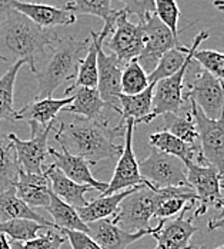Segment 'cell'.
Listing matches in <instances>:
<instances>
[{
	"mask_svg": "<svg viewBox=\"0 0 224 249\" xmlns=\"http://www.w3.org/2000/svg\"><path fill=\"white\" fill-rule=\"evenodd\" d=\"M73 100V96L62 98V99H34L17 110V121H23L29 124H39L46 127L48 124L56 121L57 113L62 112L66 106H69Z\"/></svg>",
	"mask_w": 224,
	"mask_h": 249,
	"instance_id": "22",
	"label": "cell"
},
{
	"mask_svg": "<svg viewBox=\"0 0 224 249\" xmlns=\"http://www.w3.org/2000/svg\"><path fill=\"white\" fill-rule=\"evenodd\" d=\"M208 32H200L199 35L194 37L193 45L192 46H178L175 49L169 50L167 53H164L161 56V59L159 60L157 66L154 68V71L149 73V83H156L161 79L170 77L175 73H177L189 60L193 59V53L194 50L199 49V46L208 37Z\"/></svg>",
	"mask_w": 224,
	"mask_h": 249,
	"instance_id": "20",
	"label": "cell"
},
{
	"mask_svg": "<svg viewBox=\"0 0 224 249\" xmlns=\"http://www.w3.org/2000/svg\"><path fill=\"white\" fill-rule=\"evenodd\" d=\"M0 249H12V242H9L4 233H0Z\"/></svg>",
	"mask_w": 224,
	"mask_h": 249,
	"instance_id": "42",
	"label": "cell"
},
{
	"mask_svg": "<svg viewBox=\"0 0 224 249\" xmlns=\"http://www.w3.org/2000/svg\"><path fill=\"white\" fill-rule=\"evenodd\" d=\"M57 39L53 29L37 26L9 6L0 19V60H23L36 73L37 56L51 48Z\"/></svg>",
	"mask_w": 224,
	"mask_h": 249,
	"instance_id": "2",
	"label": "cell"
},
{
	"mask_svg": "<svg viewBox=\"0 0 224 249\" xmlns=\"http://www.w3.org/2000/svg\"><path fill=\"white\" fill-rule=\"evenodd\" d=\"M123 65L117 60V57L112 54H106L103 48L97 53V92L106 106L117 113H120V102L122 95L120 79L123 72Z\"/></svg>",
	"mask_w": 224,
	"mask_h": 249,
	"instance_id": "16",
	"label": "cell"
},
{
	"mask_svg": "<svg viewBox=\"0 0 224 249\" xmlns=\"http://www.w3.org/2000/svg\"><path fill=\"white\" fill-rule=\"evenodd\" d=\"M143 25V49L140 52L137 62L149 75L157 66L159 60L169 50L183 46V43L173 36L170 29L163 25L156 15H151Z\"/></svg>",
	"mask_w": 224,
	"mask_h": 249,
	"instance_id": "10",
	"label": "cell"
},
{
	"mask_svg": "<svg viewBox=\"0 0 224 249\" xmlns=\"http://www.w3.org/2000/svg\"><path fill=\"white\" fill-rule=\"evenodd\" d=\"M193 249H206V248H193ZM214 249H224V245H222V247H217V248Z\"/></svg>",
	"mask_w": 224,
	"mask_h": 249,
	"instance_id": "45",
	"label": "cell"
},
{
	"mask_svg": "<svg viewBox=\"0 0 224 249\" xmlns=\"http://www.w3.org/2000/svg\"><path fill=\"white\" fill-rule=\"evenodd\" d=\"M56 122V121H54ZM54 122L49 124L46 127L39 124H30L32 138L29 141H23L15 133H9L10 141L16 150L17 162L20 171L27 174H43L45 172V160L49 156L48 153V139L50 130L54 127Z\"/></svg>",
	"mask_w": 224,
	"mask_h": 249,
	"instance_id": "11",
	"label": "cell"
},
{
	"mask_svg": "<svg viewBox=\"0 0 224 249\" xmlns=\"http://www.w3.org/2000/svg\"><path fill=\"white\" fill-rule=\"evenodd\" d=\"M149 145L154 149L178 158L184 163L186 162L197 163L200 159L199 146L189 145V143L180 141L178 138H176V136H173L172 133H169L166 130L151 133L149 136Z\"/></svg>",
	"mask_w": 224,
	"mask_h": 249,
	"instance_id": "27",
	"label": "cell"
},
{
	"mask_svg": "<svg viewBox=\"0 0 224 249\" xmlns=\"http://www.w3.org/2000/svg\"><path fill=\"white\" fill-rule=\"evenodd\" d=\"M48 226L29 219H10L0 221V233L10 236L16 242H26L34 239L40 231H45Z\"/></svg>",
	"mask_w": 224,
	"mask_h": 249,
	"instance_id": "34",
	"label": "cell"
},
{
	"mask_svg": "<svg viewBox=\"0 0 224 249\" xmlns=\"http://www.w3.org/2000/svg\"><path fill=\"white\" fill-rule=\"evenodd\" d=\"M126 122L114 127L109 126V119L90 121L81 116H76L72 122H62L54 135L56 141L66 150L75 156L83 158L90 166L97 165L104 159H119L123 146L114 141L125 138Z\"/></svg>",
	"mask_w": 224,
	"mask_h": 249,
	"instance_id": "1",
	"label": "cell"
},
{
	"mask_svg": "<svg viewBox=\"0 0 224 249\" xmlns=\"http://www.w3.org/2000/svg\"><path fill=\"white\" fill-rule=\"evenodd\" d=\"M104 109L109 107L101 100L96 88H77L72 103L66 106L63 112L73 113L76 116H81L90 121H100L104 119Z\"/></svg>",
	"mask_w": 224,
	"mask_h": 249,
	"instance_id": "25",
	"label": "cell"
},
{
	"mask_svg": "<svg viewBox=\"0 0 224 249\" xmlns=\"http://www.w3.org/2000/svg\"><path fill=\"white\" fill-rule=\"evenodd\" d=\"M149 85V75L139 65L137 59H133L123 68L122 79H120L122 95H128V96L137 95L144 89H147Z\"/></svg>",
	"mask_w": 224,
	"mask_h": 249,
	"instance_id": "33",
	"label": "cell"
},
{
	"mask_svg": "<svg viewBox=\"0 0 224 249\" xmlns=\"http://www.w3.org/2000/svg\"><path fill=\"white\" fill-rule=\"evenodd\" d=\"M117 12L119 10H113V13L104 20V27L100 33L90 30L92 42L86 52V56L80 62L75 83L64 90V96H69L77 88H97V53L100 48H103L104 40L109 37V35L113 30Z\"/></svg>",
	"mask_w": 224,
	"mask_h": 249,
	"instance_id": "15",
	"label": "cell"
},
{
	"mask_svg": "<svg viewBox=\"0 0 224 249\" xmlns=\"http://www.w3.org/2000/svg\"><path fill=\"white\" fill-rule=\"evenodd\" d=\"M190 103V113L199 135L200 159L197 165L213 168L220 179L224 178V110L219 119L207 118L194 102Z\"/></svg>",
	"mask_w": 224,
	"mask_h": 249,
	"instance_id": "5",
	"label": "cell"
},
{
	"mask_svg": "<svg viewBox=\"0 0 224 249\" xmlns=\"http://www.w3.org/2000/svg\"><path fill=\"white\" fill-rule=\"evenodd\" d=\"M60 233H66V239L69 241L72 249H101L84 232H79V231H67V229H57Z\"/></svg>",
	"mask_w": 224,
	"mask_h": 249,
	"instance_id": "40",
	"label": "cell"
},
{
	"mask_svg": "<svg viewBox=\"0 0 224 249\" xmlns=\"http://www.w3.org/2000/svg\"><path fill=\"white\" fill-rule=\"evenodd\" d=\"M7 4L15 9L16 12L25 15L33 23H36L45 29H53L57 26H69L76 22L73 13L67 12L66 9L54 7L49 4H42L37 1H19V0H9Z\"/></svg>",
	"mask_w": 224,
	"mask_h": 249,
	"instance_id": "18",
	"label": "cell"
},
{
	"mask_svg": "<svg viewBox=\"0 0 224 249\" xmlns=\"http://www.w3.org/2000/svg\"><path fill=\"white\" fill-rule=\"evenodd\" d=\"M184 100H192L210 119H219L224 110V82L210 75L196 62L194 75L186 83Z\"/></svg>",
	"mask_w": 224,
	"mask_h": 249,
	"instance_id": "7",
	"label": "cell"
},
{
	"mask_svg": "<svg viewBox=\"0 0 224 249\" xmlns=\"http://www.w3.org/2000/svg\"><path fill=\"white\" fill-rule=\"evenodd\" d=\"M153 89L154 83H150L147 89L137 95H120V115L122 121L133 119L134 126L142 124L143 119H146L151 113V103H153Z\"/></svg>",
	"mask_w": 224,
	"mask_h": 249,
	"instance_id": "28",
	"label": "cell"
},
{
	"mask_svg": "<svg viewBox=\"0 0 224 249\" xmlns=\"http://www.w3.org/2000/svg\"><path fill=\"white\" fill-rule=\"evenodd\" d=\"M73 15H90L106 20L112 13V0H70L66 7Z\"/></svg>",
	"mask_w": 224,
	"mask_h": 249,
	"instance_id": "35",
	"label": "cell"
},
{
	"mask_svg": "<svg viewBox=\"0 0 224 249\" xmlns=\"http://www.w3.org/2000/svg\"><path fill=\"white\" fill-rule=\"evenodd\" d=\"M184 165L187 183L196 194L197 208L193 212L194 218L207 213L210 208L222 212L224 209V198L219 174L210 166H200L193 162H186Z\"/></svg>",
	"mask_w": 224,
	"mask_h": 249,
	"instance_id": "8",
	"label": "cell"
},
{
	"mask_svg": "<svg viewBox=\"0 0 224 249\" xmlns=\"http://www.w3.org/2000/svg\"><path fill=\"white\" fill-rule=\"evenodd\" d=\"M137 188L139 186H134V188L126 189V191L113 194V195L100 196V198L93 199L92 202H87L81 208H77L76 211H77L80 219L86 225L90 224V222L100 221V219H106L109 216H113L117 212V208H119L120 202L125 199L127 195H130L131 192H134Z\"/></svg>",
	"mask_w": 224,
	"mask_h": 249,
	"instance_id": "26",
	"label": "cell"
},
{
	"mask_svg": "<svg viewBox=\"0 0 224 249\" xmlns=\"http://www.w3.org/2000/svg\"><path fill=\"white\" fill-rule=\"evenodd\" d=\"M208 231H223L224 232V209L219 213V216L210 219Z\"/></svg>",
	"mask_w": 224,
	"mask_h": 249,
	"instance_id": "41",
	"label": "cell"
},
{
	"mask_svg": "<svg viewBox=\"0 0 224 249\" xmlns=\"http://www.w3.org/2000/svg\"><path fill=\"white\" fill-rule=\"evenodd\" d=\"M87 228H89L87 235L101 249H127L131 244L142 239L143 236L153 235L160 228V222L154 228L150 226L149 229H142L137 232H127L122 228H119L117 225L113 224L110 218H106V219H100L96 222L87 224Z\"/></svg>",
	"mask_w": 224,
	"mask_h": 249,
	"instance_id": "17",
	"label": "cell"
},
{
	"mask_svg": "<svg viewBox=\"0 0 224 249\" xmlns=\"http://www.w3.org/2000/svg\"><path fill=\"white\" fill-rule=\"evenodd\" d=\"M46 211L50 213V216L53 218V224L56 226V229H67V231H79V232H84L89 233V228L84 224L76 208L67 205L66 202L57 198L53 192L50 195L49 205L46 206Z\"/></svg>",
	"mask_w": 224,
	"mask_h": 249,
	"instance_id": "29",
	"label": "cell"
},
{
	"mask_svg": "<svg viewBox=\"0 0 224 249\" xmlns=\"http://www.w3.org/2000/svg\"><path fill=\"white\" fill-rule=\"evenodd\" d=\"M193 59L189 60L177 73L170 77L161 79L154 83L151 113L142 124H150L157 116L164 113H180L184 109V90H186V76L190 71Z\"/></svg>",
	"mask_w": 224,
	"mask_h": 249,
	"instance_id": "9",
	"label": "cell"
},
{
	"mask_svg": "<svg viewBox=\"0 0 224 249\" xmlns=\"http://www.w3.org/2000/svg\"><path fill=\"white\" fill-rule=\"evenodd\" d=\"M156 9H154V15L159 18V20L166 25L170 32L173 33V36L178 39V19H180V9L176 0H156L154 1Z\"/></svg>",
	"mask_w": 224,
	"mask_h": 249,
	"instance_id": "38",
	"label": "cell"
},
{
	"mask_svg": "<svg viewBox=\"0 0 224 249\" xmlns=\"http://www.w3.org/2000/svg\"><path fill=\"white\" fill-rule=\"evenodd\" d=\"M220 186H222V189H224V178L220 180Z\"/></svg>",
	"mask_w": 224,
	"mask_h": 249,
	"instance_id": "46",
	"label": "cell"
},
{
	"mask_svg": "<svg viewBox=\"0 0 224 249\" xmlns=\"http://www.w3.org/2000/svg\"><path fill=\"white\" fill-rule=\"evenodd\" d=\"M66 238L56 228H46L45 233H39L34 239L26 242H12V249H60Z\"/></svg>",
	"mask_w": 224,
	"mask_h": 249,
	"instance_id": "36",
	"label": "cell"
},
{
	"mask_svg": "<svg viewBox=\"0 0 224 249\" xmlns=\"http://www.w3.org/2000/svg\"><path fill=\"white\" fill-rule=\"evenodd\" d=\"M142 178L154 189L189 186L186 165L178 158L151 148L149 156L139 162Z\"/></svg>",
	"mask_w": 224,
	"mask_h": 249,
	"instance_id": "6",
	"label": "cell"
},
{
	"mask_svg": "<svg viewBox=\"0 0 224 249\" xmlns=\"http://www.w3.org/2000/svg\"><path fill=\"white\" fill-rule=\"evenodd\" d=\"M10 219H29L45 225L48 228H56L53 222H49L33 208H30L23 200L19 199L15 186L6 191H0V221H10Z\"/></svg>",
	"mask_w": 224,
	"mask_h": 249,
	"instance_id": "24",
	"label": "cell"
},
{
	"mask_svg": "<svg viewBox=\"0 0 224 249\" xmlns=\"http://www.w3.org/2000/svg\"><path fill=\"white\" fill-rule=\"evenodd\" d=\"M48 153H49V156L53 158L51 165L54 168H57L59 171H62L73 182L79 183V185H89L95 191H99L101 194L107 189V183L100 182L93 176L92 171H90V163L87 160H84L83 158L75 156L66 150L59 152L54 148H49Z\"/></svg>",
	"mask_w": 224,
	"mask_h": 249,
	"instance_id": "19",
	"label": "cell"
},
{
	"mask_svg": "<svg viewBox=\"0 0 224 249\" xmlns=\"http://www.w3.org/2000/svg\"><path fill=\"white\" fill-rule=\"evenodd\" d=\"M3 1H9V0H3ZM19 1H34V0H19Z\"/></svg>",
	"mask_w": 224,
	"mask_h": 249,
	"instance_id": "47",
	"label": "cell"
},
{
	"mask_svg": "<svg viewBox=\"0 0 224 249\" xmlns=\"http://www.w3.org/2000/svg\"><path fill=\"white\" fill-rule=\"evenodd\" d=\"M213 4H214V7H216V9H219V10L224 12V0H214V1H213Z\"/></svg>",
	"mask_w": 224,
	"mask_h": 249,
	"instance_id": "44",
	"label": "cell"
},
{
	"mask_svg": "<svg viewBox=\"0 0 224 249\" xmlns=\"http://www.w3.org/2000/svg\"><path fill=\"white\" fill-rule=\"evenodd\" d=\"M89 39L79 40L72 36L56 40L50 48L51 53L48 60L43 63L42 69L34 73L39 85L36 99L51 98L53 92L60 85L76 79L80 62L89 49Z\"/></svg>",
	"mask_w": 224,
	"mask_h": 249,
	"instance_id": "3",
	"label": "cell"
},
{
	"mask_svg": "<svg viewBox=\"0 0 224 249\" xmlns=\"http://www.w3.org/2000/svg\"><path fill=\"white\" fill-rule=\"evenodd\" d=\"M193 60L199 63L210 75L224 82V52L213 49H196L193 53Z\"/></svg>",
	"mask_w": 224,
	"mask_h": 249,
	"instance_id": "37",
	"label": "cell"
},
{
	"mask_svg": "<svg viewBox=\"0 0 224 249\" xmlns=\"http://www.w3.org/2000/svg\"><path fill=\"white\" fill-rule=\"evenodd\" d=\"M163 124L164 127L163 130L172 133L173 136L178 138L180 141L193 145V146H199V135H197V129L196 124L193 121L192 113H164L163 115Z\"/></svg>",
	"mask_w": 224,
	"mask_h": 249,
	"instance_id": "32",
	"label": "cell"
},
{
	"mask_svg": "<svg viewBox=\"0 0 224 249\" xmlns=\"http://www.w3.org/2000/svg\"><path fill=\"white\" fill-rule=\"evenodd\" d=\"M45 175L49 178L51 192L57 198H60L63 202H66L67 205L73 206L76 209L81 208L87 203V200L84 198L86 192L95 191L89 185H79V183L73 182L72 179H69L62 171H59L53 165H50L49 168L45 169Z\"/></svg>",
	"mask_w": 224,
	"mask_h": 249,
	"instance_id": "23",
	"label": "cell"
},
{
	"mask_svg": "<svg viewBox=\"0 0 224 249\" xmlns=\"http://www.w3.org/2000/svg\"><path fill=\"white\" fill-rule=\"evenodd\" d=\"M125 132V146L123 152L119 156L116 169L110 183H107V189L101 194V196L113 195L117 192H122L126 189L140 186V185H149L140 175L139 171V162L136 160L134 150H133V132H134V121L127 119ZM151 186V185H150Z\"/></svg>",
	"mask_w": 224,
	"mask_h": 249,
	"instance_id": "13",
	"label": "cell"
},
{
	"mask_svg": "<svg viewBox=\"0 0 224 249\" xmlns=\"http://www.w3.org/2000/svg\"><path fill=\"white\" fill-rule=\"evenodd\" d=\"M19 172L20 166L13 142L0 127V191L15 186Z\"/></svg>",
	"mask_w": 224,
	"mask_h": 249,
	"instance_id": "30",
	"label": "cell"
},
{
	"mask_svg": "<svg viewBox=\"0 0 224 249\" xmlns=\"http://www.w3.org/2000/svg\"><path fill=\"white\" fill-rule=\"evenodd\" d=\"M26 63L23 60L15 62L6 73L0 77V121H17V110L13 106V95H15V83L16 77L22 66Z\"/></svg>",
	"mask_w": 224,
	"mask_h": 249,
	"instance_id": "31",
	"label": "cell"
},
{
	"mask_svg": "<svg viewBox=\"0 0 224 249\" xmlns=\"http://www.w3.org/2000/svg\"><path fill=\"white\" fill-rule=\"evenodd\" d=\"M125 3L127 15H134L139 18V23H144L151 15H154L156 0H122Z\"/></svg>",
	"mask_w": 224,
	"mask_h": 249,
	"instance_id": "39",
	"label": "cell"
},
{
	"mask_svg": "<svg viewBox=\"0 0 224 249\" xmlns=\"http://www.w3.org/2000/svg\"><path fill=\"white\" fill-rule=\"evenodd\" d=\"M16 195L30 208H46L50 202L51 188L49 178L43 174H27L20 171L15 183Z\"/></svg>",
	"mask_w": 224,
	"mask_h": 249,
	"instance_id": "21",
	"label": "cell"
},
{
	"mask_svg": "<svg viewBox=\"0 0 224 249\" xmlns=\"http://www.w3.org/2000/svg\"><path fill=\"white\" fill-rule=\"evenodd\" d=\"M9 9V4H7V1H3V0H0V19L3 18V15L6 13V10Z\"/></svg>",
	"mask_w": 224,
	"mask_h": 249,
	"instance_id": "43",
	"label": "cell"
},
{
	"mask_svg": "<svg viewBox=\"0 0 224 249\" xmlns=\"http://www.w3.org/2000/svg\"><path fill=\"white\" fill-rule=\"evenodd\" d=\"M196 203H187L184 209L170 219L159 221L160 228L151 235L157 245L154 249H193L190 244L193 235L197 232V226L193 224L194 213L187 216V211L193 209Z\"/></svg>",
	"mask_w": 224,
	"mask_h": 249,
	"instance_id": "14",
	"label": "cell"
},
{
	"mask_svg": "<svg viewBox=\"0 0 224 249\" xmlns=\"http://www.w3.org/2000/svg\"><path fill=\"white\" fill-rule=\"evenodd\" d=\"M143 25L128 20L125 10H119L112 33L109 35L107 46L117 60L126 66L133 59H137L143 49Z\"/></svg>",
	"mask_w": 224,
	"mask_h": 249,
	"instance_id": "12",
	"label": "cell"
},
{
	"mask_svg": "<svg viewBox=\"0 0 224 249\" xmlns=\"http://www.w3.org/2000/svg\"><path fill=\"white\" fill-rule=\"evenodd\" d=\"M163 189H154L150 185H142L120 202L112 222L127 232L149 229L150 219L154 216L156 208L163 200Z\"/></svg>",
	"mask_w": 224,
	"mask_h": 249,
	"instance_id": "4",
	"label": "cell"
}]
</instances>
